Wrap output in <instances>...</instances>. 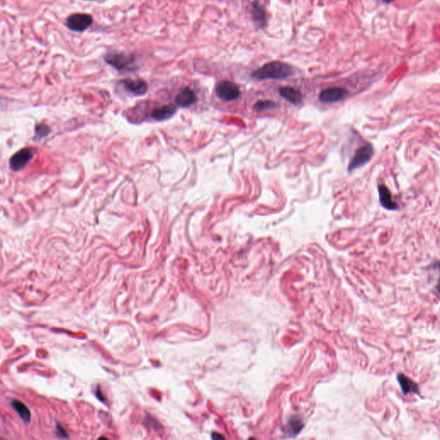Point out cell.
<instances>
[{"label": "cell", "mask_w": 440, "mask_h": 440, "mask_svg": "<svg viewBox=\"0 0 440 440\" xmlns=\"http://www.w3.org/2000/svg\"><path fill=\"white\" fill-rule=\"evenodd\" d=\"M93 24L92 16L87 13H74L66 18V25L73 32H83Z\"/></svg>", "instance_id": "obj_3"}, {"label": "cell", "mask_w": 440, "mask_h": 440, "mask_svg": "<svg viewBox=\"0 0 440 440\" xmlns=\"http://www.w3.org/2000/svg\"><path fill=\"white\" fill-rule=\"evenodd\" d=\"M105 62L119 72H129L135 66L136 59L131 54L125 52L112 51L104 56Z\"/></svg>", "instance_id": "obj_2"}, {"label": "cell", "mask_w": 440, "mask_h": 440, "mask_svg": "<svg viewBox=\"0 0 440 440\" xmlns=\"http://www.w3.org/2000/svg\"><path fill=\"white\" fill-rule=\"evenodd\" d=\"M397 378H398L399 384L401 385L402 390L405 395H408L410 393L418 394V392H419V387H418V384L414 381L412 380L409 378H407V377H406L403 374H399Z\"/></svg>", "instance_id": "obj_13"}, {"label": "cell", "mask_w": 440, "mask_h": 440, "mask_svg": "<svg viewBox=\"0 0 440 440\" xmlns=\"http://www.w3.org/2000/svg\"><path fill=\"white\" fill-rule=\"evenodd\" d=\"M252 13L255 21L257 22L258 24H264L266 21L264 7L259 2H254Z\"/></svg>", "instance_id": "obj_15"}, {"label": "cell", "mask_w": 440, "mask_h": 440, "mask_svg": "<svg viewBox=\"0 0 440 440\" xmlns=\"http://www.w3.org/2000/svg\"><path fill=\"white\" fill-rule=\"evenodd\" d=\"M176 107H174L173 105H166L164 107H158V108L153 110L152 117L158 122H162V121H166V120L171 118L176 114Z\"/></svg>", "instance_id": "obj_12"}, {"label": "cell", "mask_w": 440, "mask_h": 440, "mask_svg": "<svg viewBox=\"0 0 440 440\" xmlns=\"http://www.w3.org/2000/svg\"><path fill=\"white\" fill-rule=\"evenodd\" d=\"M436 266H437V268H438V269H439V271H440V262H437V264H436ZM436 289H437V292H438V293H440V277H439V280H438V281H437V286H436Z\"/></svg>", "instance_id": "obj_19"}, {"label": "cell", "mask_w": 440, "mask_h": 440, "mask_svg": "<svg viewBox=\"0 0 440 440\" xmlns=\"http://www.w3.org/2000/svg\"><path fill=\"white\" fill-rule=\"evenodd\" d=\"M56 433L59 435L60 437H68V434L66 433V431L64 430L62 426H60L59 424H57L56 427Z\"/></svg>", "instance_id": "obj_18"}, {"label": "cell", "mask_w": 440, "mask_h": 440, "mask_svg": "<svg viewBox=\"0 0 440 440\" xmlns=\"http://www.w3.org/2000/svg\"><path fill=\"white\" fill-rule=\"evenodd\" d=\"M373 155H374V149L372 145L367 144L366 146L360 147L357 152H355L354 158L350 161V164L348 165V171L352 172L360 167L364 166L365 164H368L373 157Z\"/></svg>", "instance_id": "obj_4"}, {"label": "cell", "mask_w": 440, "mask_h": 440, "mask_svg": "<svg viewBox=\"0 0 440 440\" xmlns=\"http://www.w3.org/2000/svg\"><path fill=\"white\" fill-rule=\"evenodd\" d=\"M216 94L224 101H231L238 99L241 95V92L236 83L225 80L217 83Z\"/></svg>", "instance_id": "obj_5"}, {"label": "cell", "mask_w": 440, "mask_h": 440, "mask_svg": "<svg viewBox=\"0 0 440 440\" xmlns=\"http://www.w3.org/2000/svg\"><path fill=\"white\" fill-rule=\"evenodd\" d=\"M12 405L24 422H30V419H31V413H30L29 407L26 405L22 402H19L18 400H13L12 402Z\"/></svg>", "instance_id": "obj_14"}, {"label": "cell", "mask_w": 440, "mask_h": 440, "mask_svg": "<svg viewBox=\"0 0 440 440\" xmlns=\"http://www.w3.org/2000/svg\"><path fill=\"white\" fill-rule=\"evenodd\" d=\"M196 101V94L188 87L182 88L176 96V103L181 107H190Z\"/></svg>", "instance_id": "obj_9"}, {"label": "cell", "mask_w": 440, "mask_h": 440, "mask_svg": "<svg viewBox=\"0 0 440 440\" xmlns=\"http://www.w3.org/2000/svg\"><path fill=\"white\" fill-rule=\"evenodd\" d=\"M348 94V90L344 88L333 87L322 90L319 95V100L325 103H334L342 100Z\"/></svg>", "instance_id": "obj_7"}, {"label": "cell", "mask_w": 440, "mask_h": 440, "mask_svg": "<svg viewBox=\"0 0 440 440\" xmlns=\"http://www.w3.org/2000/svg\"><path fill=\"white\" fill-rule=\"evenodd\" d=\"M280 95L295 106H298L303 102L302 93L293 87L286 86L280 88Z\"/></svg>", "instance_id": "obj_10"}, {"label": "cell", "mask_w": 440, "mask_h": 440, "mask_svg": "<svg viewBox=\"0 0 440 440\" xmlns=\"http://www.w3.org/2000/svg\"><path fill=\"white\" fill-rule=\"evenodd\" d=\"M35 130H36V139H38V140L47 137L51 132L50 128L43 123L36 125Z\"/></svg>", "instance_id": "obj_16"}, {"label": "cell", "mask_w": 440, "mask_h": 440, "mask_svg": "<svg viewBox=\"0 0 440 440\" xmlns=\"http://www.w3.org/2000/svg\"><path fill=\"white\" fill-rule=\"evenodd\" d=\"M276 107V103L273 101H259L254 105V108L256 111H265L272 109Z\"/></svg>", "instance_id": "obj_17"}, {"label": "cell", "mask_w": 440, "mask_h": 440, "mask_svg": "<svg viewBox=\"0 0 440 440\" xmlns=\"http://www.w3.org/2000/svg\"><path fill=\"white\" fill-rule=\"evenodd\" d=\"M294 74L292 66L280 61H273L265 64L252 73V77L257 80L265 79H284Z\"/></svg>", "instance_id": "obj_1"}, {"label": "cell", "mask_w": 440, "mask_h": 440, "mask_svg": "<svg viewBox=\"0 0 440 440\" xmlns=\"http://www.w3.org/2000/svg\"><path fill=\"white\" fill-rule=\"evenodd\" d=\"M35 156V150L32 147L24 148L12 156L10 159V167L12 170L18 171L24 169Z\"/></svg>", "instance_id": "obj_6"}, {"label": "cell", "mask_w": 440, "mask_h": 440, "mask_svg": "<svg viewBox=\"0 0 440 440\" xmlns=\"http://www.w3.org/2000/svg\"><path fill=\"white\" fill-rule=\"evenodd\" d=\"M382 1H383V2H384V3L390 4L392 3L394 0H382Z\"/></svg>", "instance_id": "obj_20"}, {"label": "cell", "mask_w": 440, "mask_h": 440, "mask_svg": "<svg viewBox=\"0 0 440 440\" xmlns=\"http://www.w3.org/2000/svg\"><path fill=\"white\" fill-rule=\"evenodd\" d=\"M88 1H93V0H88Z\"/></svg>", "instance_id": "obj_21"}, {"label": "cell", "mask_w": 440, "mask_h": 440, "mask_svg": "<svg viewBox=\"0 0 440 440\" xmlns=\"http://www.w3.org/2000/svg\"><path fill=\"white\" fill-rule=\"evenodd\" d=\"M122 85L128 91L135 95H143L148 90V84L143 79H125Z\"/></svg>", "instance_id": "obj_8"}, {"label": "cell", "mask_w": 440, "mask_h": 440, "mask_svg": "<svg viewBox=\"0 0 440 440\" xmlns=\"http://www.w3.org/2000/svg\"><path fill=\"white\" fill-rule=\"evenodd\" d=\"M378 193H379V201L384 208L388 210H396L398 205L393 200L392 194L389 188L385 185H378Z\"/></svg>", "instance_id": "obj_11"}]
</instances>
